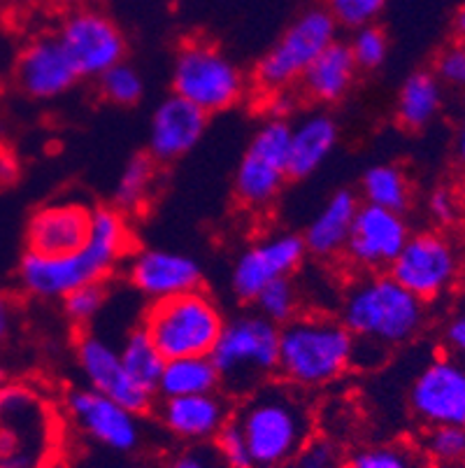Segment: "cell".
<instances>
[{
  "instance_id": "f35d334b",
  "label": "cell",
  "mask_w": 465,
  "mask_h": 468,
  "mask_svg": "<svg viewBox=\"0 0 465 468\" xmlns=\"http://www.w3.org/2000/svg\"><path fill=\"white\" fill-rule=\"evenodd\" d=\"M433 75L442 87L465 89V45H451L435 58Z\"/></svg>"
},
{
  "instance_id": "5bb4252c",
  "label": "cell",
  "mask_w": 465,
  "mask_h": 468,
  "mask_svg": "<svg viewBox=\"0 0 465 468\" xmlns=\"http://www.w3.org/2000/svg\"><path fill=\"white\" fill-rule=\"evenodd\" d=\"M307 257L301 233L272 231L256 238L238 254L230 271V289L242 303H254V299L270 282L281 278H293Z\"/></svg>"
},
{
  "instance_id": "4dcf8cb0",
  "label": "cell",
  "mask_w": 465,
  "mask_h": 468,
  "mask_svg": "<svg viewBox=\"0 0 465 468\" xmlns=\"http://www.w3.org/2000/svg\"><path fill=\"white\" fill-rule=\"evenodd\" d=\"M98 82V93L108 103L119 105V108H131L138 105L144 96V78L143 72L131 63L122 61L108 72H102Z\"/></svg>"
},
{
  "instance_id": "ab89813d",
  "label": "cell",
  "mask_w": 465,
  "mask_h": 468,
  "mask_svg": "<svg viewBox=\"0 0 465 468\" xmlns=\"http://www.w3.org/2000/svg\"><path fill=\"white\" fill-rule=\"evenodd\" d=\"M293 468H343L338 448L326 438H310L293 459Z\"/></svg>"
},
{
  "instance_id": "836d02e7",
  "label": "cell",
  "mask_w": 465,
  "mask_h": 468,
  "mask_svg": "<svg viewBox=\"0 0 465 468\" xmlns=\"http://www.w3.org/2000/svg\"><path fill=\"white\" fill-rule=\"evenodd\" d=\"M421 450L430 462L440 466H456L465 462V427L426 429Z\"/></svg>"
},
{
  "instance_id": "e0dca14e",
  "label": "cell",
  "mask_w": 465,
  "mask_h": 468,
  "mask_svg": "<svg viewBox=\"0 0 465 468\" xmlns=\"http://www.w3.org/2000/svg\"><path fill=\"white\" fill-rule=\"evenodd\" d=\"M75 361L84 382L91 389L114 399L128 410L144 415L153 408V391L143 389L123 371L119 347L96 334H84L75 343Z\"/></svg>"
},
{
  "instance_id": "ba28073f",
  "label": "cell",
  "mask_w": 465,
  "mask_h": 468,
  "mask_svg": "<svg viewBox=\"0 0 465 468\" xmlns=\"http://www.w3.org/2000/svg\"><path fill=\"white\" fill-rule=\"evenodd\" d=\"M54 417L40 391L26 382L0 387V468H33L49 462Z\"/></svg>"
},
{
  "instance_id": "2e32d148",
  "label": "cell",
  "mask_w": 465,
  "mask_h": 468,
  "mask_svg": "<svg viewBox=\"0 0 465 468\" xmlns=\"http://www.w3.org/2000/svg\"><path fill=\"white\" fill-rule=\"evenodd\" d=\"M412 236L403 212L361 203L354 217L352 233L344 245V259L361 273H384Z\"/></svg>"
},
{
  "instance_id": "4316f807",
  "label": "cell",
  "mask_w": 465,
  "mask_h": 468,
  "mask_svg": "<svg viewBox=\"0 0 465 468\" xmlns=\"http://www.w3.org/2000/svg\"><path fill=\"white\" fill-rule=\"evenodd\" d=\"M221 380L210 356H179L168 359L161 371L156 394L161 399L194 397V394H210L219 391Z\"/></svg>"
},
{
  "instance_id": "484cf974",
  "label": "cell",
  "mask_w": 465,
  "mask_h": 468,
  "mask_svg": "<svg viewBox=\"0 0 465 468\" xmlns=\"http://www.w3.org/2000/svg\"><path fill=\"white\" fill-rule=\"evenodd\" d=\"M445 105V87L433 70H417L405 78L396 98V119L407 131H424Z\"/></svg>"
},
{
  "instance_id": "f546056e",
  "label": "cell",
  "mask_w": 465,
  "mask_h": 468,
  "mask_svg": "<svg viewBox=\"0 0 465 468\" xmlns=\"http://www.w3.org/2000/svg\"><path fill=\"white\" fill-rule=\"evenodd\" d=\"M156 182V161L149 154H138L123 165L122 176L114 185V206L119 212H138L149 201Z\"/></svg>"
},
{
  "instance_id": "ffe728a7",
  "label": "cell",
  "mask_w": 465,
  "mask_h": 468,
  "mask_svg": "<svg viewBox=\"0 0 465 468\" xmlns=\"http://www.w3.org/2000/svg\"><path fill=\"white\" fill-rule=\"evenodd\" d=\"M233 408L221 391L194 394V397L161 399L156 420L173 438L189 445L212 442L221 429L230 422Z\"/></svg>"
},
{
  "instance_id": "52a82bcc",
  "label": "cell",
  "mask_w": 465,
  "mask_h": 468,
  "mask_svg": "<svg viewBox=\"0 0 465 468\" xmlns=\"http://www.w3.org/2000/svg\"><path fill=\"white\" fill-rule=\"evenodd\" d=\"M173 93L210 114L236 108L247 93V78L228 54L217 45L191 40L179 47L170 72Z\"/></svg>"
},
{
  "instance_id": "1f68e13d",
  "label": "cell",
  "mask_w": 465,
  "mask_h": 468,
  "mask_svg": "<svg viewBox=\"0 0 465 468\" xmlns=\"http://www.w3.org/2000/svg\"><path fill=\"white\" fill-rule=\"evenodd\" d=\"M256 313L266 317L268 322L277 326H284L293 317L301 314V292L293 278H281L270 282L254 299Z\"/></svg>"
},
{
  "instance_id": "7dc6e473",
  "label": "cell",
  "mask_w": 465,
  "mask_h": 468,
  "mask_svg": "<svg viewBox=\"0 0 465 468\" xmlns=\"http://www.w3.org/2000/svg\"><path fill=\"white\" fill-rule=\"evenodd\" d=\"M456 31H459L460 40L465 42V5L460 7V12L456 15Z\"/></svg>"
},
{
  "instance_id": "8fae6325",
  "label": "cell",
  "mask_w": 465,
  "mask_h": 468,
  "mask_svg": "<svg viewBox=\"0 0 465 468\" xmlns=\"http://www.w3.org/2000/svg\"><path fill=\"white\" fill-rule=\"evenodd\" d=\"M291 122L270 117L259 126L236 168L233 194L249 212H266L280 198L289 180Z\"/></svg>"
},
{
  "instance_id": "f907efd6",
  "label": "cell",
  "mask_w": 465,
  "mask_h": 468,
  "mask_svg": "<svg viewBox=\"0 0 465 468\" xmlns=\"http://www.w3.org/2000/svg\"><path fill=\"white\" fill-rule=\"evenodd\" d=\"M33 468H54V466H49V463H42V466H33Z\"/></svg>"
},
{
  "instance_id": "7c38bea8",
  "label": "cell",
  "mask_w": 465,
  "mask_h": 468,
  "mask_svg": "<svg viewBox=\"0 0 465 468\" xmlns=\"http://www.w3.org/2000/svg\"><path fill=\"white\" fill-rule=\"evenodd\" d=\"M57 37L75 72L84 80H98L102 72L126 61V36L112 16L96 7L72 10Z\"/></svg>"
},
{
  "instance_id": "b9f144b4",
  "label": "cell",
  "mask_w": 465,
  "mask_h": 468,
  "mask_svg": "<svg viewBox=\"0 0 465 468\" xmlns=\"http://www.w3.org/2000/svg\"><path fill=\"white\" fill-rule=\"evenodd\" d=\"M164 468H224V463L217 457L215 445L203 442V445H191L185 452L174 454Z\"/></svg>"
},
{
  "instance_id": "681fc988",
  "label": "cell",
  "mask_w": 465,
  "mask_h": 468,
  "mask_svg": "<svg viewBox=\"0 0 465 468\" xmlns=\"http://www.w3.org/2000/svg\"><path fill=\"white\" fill-rule=\"evenodd\" d=\"M7 382V371H5V366H3V361H0V387L5 385Z\"/></svg>"
},
{
  "instance_id": "6da1fadb",
  "label": "cell",
  "mask_w": 465,
  "mask_h": 468,
  "mask_svg": "<svg viewBox=\"0 0 465 468\" xmlns=\"http://www.w3.org/2000/svg\"><path fill=\"white\" fill-rule=\"evenodd\" d=\"M131 229L112 206L93 207L91 231L82 248L61 257L26 252L16 266L19 292L36 301H58L87 284H102L128 257Z\"/></svg>"
},
{
  "instance_id": "4fadbf2b",
  "label": "cell",
  "mask_w": 465,
  "mask_h": 468,
  "mask_svg": "<svg viewBox=\"0 0 465 468\" xmlns=\"http://www.w3.org/2000/svg\"><path fill=\"white\" fill-rule=\"evenodd\" d=\"M63 408L77 431L112 452H133L143 445L144 427L138 412L128 410L114 399L91 387H72L66 391Z\"/></svg>"
},
{
  "instance_id": "d4e9b609",
  "label": "cell",
  "mask_w": 465,
  "mask_h": 468,
  "mask_svg": "<svg viewBox=\"0 0 465 468\" xmlns=\"http://www.w3.org/2000/svg\"><path fill=\"white\" fill-rule=\"evenodd\" d=\"M358 68L354 61L349 45L335 40L328 49H323L314 63L301 78V89L312 103L335 105L349 96L356 82Z\"/></svg>"
},
{
  "instance_id": "8992f818",
  "label": "cell",
  "mask_w": 465,
  "mask_h": 468,
  "mask_svg": "<svg viewBox=\"0 0 465 468\" xmlns=\"http://www.w3.org/2000/svg\"><path fill=\"white\" fill-rule=\"evenodd\" d=\"M280 326L256 313H242L226 319L210 359L228 394L247 397L256 387L277 376Z\"/></svg>"
},
{
  "instance_id": "30bf717a",
  "label": "cell",
  "mask_w": 465,
  "mask_h": 468,
  "mask_svg": "<svg viewBox=\"0 0 465 468\" xmlns=\"http://www.w3.org/2000/svg\"><path fill=\"white\" fill-rule=\"evenodd\" d=\"M386 273L428 305L459 287L465 275V252L445 231L412 233Z\"/></svg>"
},
{
  "instance_id": "e575fe53",
  "label": "cell",
  "mask_w": 465,
  "mask_h": 468,
  "mask_svg": "<svg viewBox=\"0 0 465 468\" xmlns=\"http://www.w3.org/2000/svg\"><path fill=\"white\" fill-rule=\"evenodd\" d=\"M347 45L358 70H377L389 58V37L375 24L352 31Z\"/></svg>"
},
{
  "instance_id": "7a4b0ae2",
  "label": "cell",
  "mask_w": 465,
  "mask_h": 468,
  "mask_svg": "<svg viewBox=\"0 0 465 468\" xmlns=\"http://www.w3.org/2000/svg\"><path fill=\"white\" fill-rule=\"evenodd\" d=\"M233 422L245 436L254 468L293 463L314 429L312 408L302 397V389L284 380H268L242 397L238 410H233Z\"/></svg>"
},
{
  "instance_id": "cb8c5ba5",
  "label": "cell",
  "mask_w": 465,
  "mask_h": 468,
  "mask_svg": "<svg viewBox=\"0 0 465 468\" xmlns=\"http://www.w3.org/2000/svg\"><path fill=\"white\" fill-rule=\"evenodd\" d=\"M358 206H361V198L352 189H338L328 196L326 203L319 207L302 233L307 252L317 259L340 257L352 233Z\"/></svg>"
},
{
  "instance_id": "603a6c76",
  "label": "cell",
  "mask_w": 465,
  "mask_h": 468,
  "mask_svg": "<svg viewBox=\"0 0 465 468\" xmlns=\"http://www.w3.org/2000/svg\"><path fill=\"white\" fill-rule=\"evenodd\" d=\"M340 143V126L328 112H307L291 124L289 143V180L314 176L333 156Z\"/></svg>"
},
{
  "instance_id": "277c9868",
  "label": "cell",
  "mask_w": 465,
  "mask_h": 468,
  "mask_svg": "<svg viewBox=\"0 0 465 468\" xmlns=\"http://www.w3.org/2000/svg\"><path fill=\"white\" fill-rule=\"evenodd\" d=\"M356 338L331 314H298L280 326L277 376L296 389H322L356 366Z\"/></svg>"
},
{
  "instance_id": "ac0fdd59",
  "label": "cell",
  "mask_w": 465,
  "mask_h": 468,
  "mask_svg": "<svg viewBox=\"0 0 465 468\" xmlns=\"http://www.w3.org/2000/svg\"><path fill=\"white\" fill-rule=\"evenodd\" d=\"M126 280L152 303L203 287V266L185 252L143 248L126 257Z\"/></svg>"
},
{
  "instance_id": "bcb514c9",
  "label": "cell",
  "mask_w": 465,
  "mask_h": 468,
  "mask_svg": "<svg viewBox=\"0 0 465 468\" xmlns=\"http://www.w3.org/2000/svg\"><path fill=\"white\" fill-rule=\"evenodd\" d=\"M456 159H459L460 168L465 170V114L460 119L459 131H456Z\"/></svg>"
},
{
  "instance_id": "83f0119b",
  "label": "cell",
  "mask_w": 465,
  "mask_h": 468,
  "mask_svg": "<svg viewBox=\"0 0 465 468\" xmlns=\"http://www.w3.org/2000/svg\"><path fill=\"white\" fill-rule=\"evenodd\" d=\"M361 198L368 206L405 212L412 203V186L403 168L394 164H375L361 177Z\"/></svg>"
},
{
  "instance_id": "60d3db41",
  "label": "cell",
  "mask_w": 465,
  "mask_h": 468,
  "mask_svg": "<svg viewBox=\"0 0 465 468\" xmlns=\"http://www.w3.org/2000/svg\"><path fill=\"white\" fill-rule=\"evenodd\" d=\"M428 215L430 219L438 224V227H454L456 221L460 219L463 210H460V203H459V196L456 191L451 189H435L433 194L428 196Z\"/></svg>"
},
{
  "instance_id": "5b68a950",
  "label": "cell",
  "mask_w": 465,
  "mask_h": 468,
  "mask_svg": "<svg viewBox=\"0 0 465 468\" xmlns=\"http://www.w3.org/2000/svg\"><path fill=\"white\" fill-rule=\"evenodd\" d=\"M226 317L221 305L203 287L152 301L143 314V329L165 361L179 356H210Z\"/></svg>"
},
{
  "instance_id": "8d00e7d4",
  "label": "cell",
  "mask_w": 465,
  "mask_h": 468,
  "mask_svg": "<svg viewBox=\"0 0 465 468\" xmlns=\"http://www.w3.org/2000/svg\"><path fill=\"white\" fill-rule=\"evenodd\" d=\"M384 7H386V0H328V12L335 24L349 31L375 24Z\"/></svg>"
},
{
  "instance_id": "d590c367",
  "label": "cell",
  "mask_w": 465,
  "mask_h": 468,
  "mask_svg": "<svg viewBox=\"0 0 465 468\" xmlns=\"http://www.w3.org/2000/svg\"><path fill=\"white\" fill-rule=\"evenodd\" d=\"M105 301H108V289L105 284H87L82 289H75L72 293H68L66 299L61 301L63 314L70 324L89 326L98 314L105 308Z\"/></svg>"
},
{
  "instance_id": "ee69618b",
  "label": "cell",
  "mask_w": 465,
  "mask_h": 468,
  "mask_svg": "<svg viewBox=\"0 0 465 468\" xmlns=\"http://www.w3.org/2000/svg\"><path fill=\"white\" fill-rule=\"evenodd\" d=\"M16 324V310L15 303H12L10 296L0 293V345H5L10 340L12 331H15Z\"/></svg>"
},
{
  "instance_id": "9c48e42d",
  "label": "cell",
  "mask_w": 465,
  "mask_h": 468,
  "mask_svg": "<svg viewBox=\"0 0 465 468\" xmlns=\"http://www.w3.org/2000/svg\"><path fill=\"white\" fill-rule=\"evenodd\" d=\"M338 28L328 7H310L298 15L280 40L256 63V89L263 96H270L301 82L314 58L338 40Z\"/></svg>"
},
{
  "instance_id": "7bdbcfd3",
  "label": "cell",
  "mask_w": 465,
  "mask_h": 468,
  "mask_svg": "<svg viewBox=\"0 0 465 468\" xmlns=\"http://www.w3.org/2000/svg\"><path fill=\"white\" fill-rule=\"evenodd\" d=\"M442 338H445V345L449 347L451 355L459 356V359H465V299L451 313V317L447 319Z\"/></svg>"
},
{
  "instance_id": "d6a6232c",
  "label": "cell",
  "mask_w": 465,
  "mask_h": 468,
  "mask_svg": "<svg viewBox=\"0 0 465 468\" xmlns=\"http://www.w3.org/2000/svg\"><path fill=\"white\" fill-rule=\"evenodd\" d=\"M343 468H424L421 457L403 442H375L364 445L343 462Z\"/></svg>"
},
{
  "instance_id": "9a60e30c",
  "label": "cell",
  "mask_w": 465,
  "mask_h": 468,
  "mask_svg": "<svg viewBox=\"0 0 465 468\" xmlns=\"http://www.w3.org/2000/svg\"><path fill=\"white\" fill-rule=\"evenodd\" d=\"M409 410L430 427H465V361L435 356L409 385Z\"/></svg>"
},
{
  "instance_id": "74e56055",
  "label": "cell",
  "mask_w": 465,
  "mask_h": 468,
  "mask_svg": "<svg viewBox=\"0 0 465 468\" xmlns=\"http://www.w3.org/2000/svg\"><path fill=\"white\" fill-rule=\"evenodd\" d=\"M212 445H215L217 457L224 463V468H254L245 436H242L240 427L233 422V417H230V422L221 429L219 436L212 441Z\"/></svg>"
},
{
  "instance_id": "d6986e66",
  "label": "cell",
  "mask_w": 465,
  "mask_h": 468,
  "mask_svg": "<svg viewBox=\"0 0 465 468\" xmlns=\"http://www.w3.org/2000/svg\"><path fill=\"white\" fill-rule=\"evenodd\" d=\"M207 131V114L185 98L170 93L149 119L147 150L156 164H173L198 147Z\"/></svg>"
},
{
  "instance_id": "f6af8a7d",
  "label": "cell",
  "mask_w": 465,
  "mask_h": 468,
  "mask_svg": "<svg viewBox=\"0 0 465 468\" xmlns=\"http://www.w3.org/2000/svg\"><path fill=\"white\" fill-rule=\"evenodd\" d=\"M19 180V159L7 147H0V185H15Z\"/></svg>"
},
{
  "instance_id": "f1b7e54d",
  "label": "cell",
  "mask_w": 465,
  "mask_h": 468,
  "mask_svg": "<svg viewBox=\"0 0 465 468\" xmlns=\"http://www.w3.org/2000/svg\"><path fill=\"white\" fill-rule=\"evenodd\" d=\"M119 356H122L123 371L131 376V380L143 387V389L156 394V385H159L165 359L156 350V345L152 343V338H149L143 326H135V329L128 331L122 347H119Z\"/></svg>"
},
{
  "instance_id": "44dd1931",
  "label": "cell",
  "mask_w": 465,
  "mask_h": 468,
  "mask_svg": "<svg viewBox=\"0 0 465 468\" xmlns=\"http://www.w3.org/2000/svg\"><path fill=\"white\" fill-rule=\"evenodd\" d=\"M93 207L79 201L47 203L26 224V252L61 257L79 250L91 231Z\"/></svg>"
},
{
  "instance_id": "7402d4cb",
  "label": "cell",
  "mask_w": 465,
  "mask_h": 468,
  "mask_svg": "<svg viewBox=\"0 0 465 468\" xmlns=\"http://www.w3.org/2000/svg\"><path fill=\"white\" fill-rule=\"evenodd\" d=\"M16 84L28 98L54 101L70 91L79 75L63 52L57 36H42L26 45L15 70Z\"/></svg>"
},
{
  "instance_id": "3957f363",
  "label": "cell",
  "mask_w": 465,
  "mask_h": 468,
  "mask_svg": "<svg viewBox=\"0 0 465 468\" xmlns=\"http://www.w3.org/2000/svg\"><path fill=\"white\" fill-rule=\"evenodd\" d=\"M338 319L368 350H396L424 331L428 310L384 271L364 273L344 289Z\"/></svg>"
},
{
  "instance_id": "c3c4849f",
  "label": "cell",
  "mask_w": 465,
  "mask_h": 468,
  "mask_svg": "<svg viewBox=\"0 0 465 468\" xmlns=\"http://www.w3.org/2000/svg\"><path fill=\"white\" fill-rule=\"evenodd\" d=\"M456 196H459V203H460V210L465 212V180L460 182L459 191H456Z\"/></svg>"
}]
</instances>
